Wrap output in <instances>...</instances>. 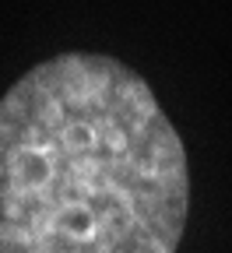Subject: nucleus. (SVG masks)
Wrapping results in <instances>:
<instances>
[{"label": "nucleus", "mask_w": 232, "mask_h": 253, "mask_svg": "<svg viewBox=\"0 0 232 253\" xmlns=\"http://www.w3.org/2000/svg\"><path fill=\"white\" fill-rule=\"evenodd\" d=\"M190 162L148 81L60 53L0 99V253H176Z\"/></svg>", "instance_id": "nucleus-1"}]
</instances>
